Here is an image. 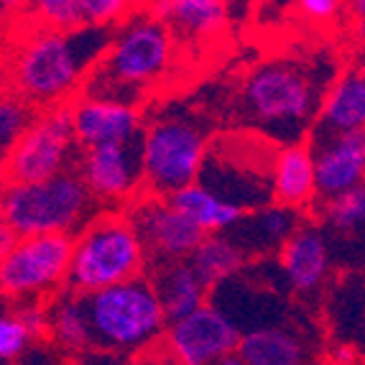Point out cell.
<instances>
[{"label":"cell","instance_id":"obj_1","mask_svg":"<svg viewBox=\"0 0 365 365\" xmlns=\"http://www.w3.org/2000/svg\"><path fill=\"white\" fill-rule=\"evenodd\" d=\"M113 34V26L100 24L51 29L26 21L19 26L6 61L8 90L38 110L72 103L108 51Z\"/></svg>","mask_w":365,"mask_h":365},{"label":"cell","instance_id":"obj_2","mask_svg":"<svg viewBox=\"0 0 365 365\" xmlns=\"http://www.w3.org/2000/svg\"><path fill=\"white\" fill-rule=\"evenodd\" d=\"M327 87L297 61H266L245 77L240 110L266 138L289 146L304 140L312 130Z\"/></svg>","mask_w":365,"mask_h":365},{"label":"cell","instance_id":"obj_3","mask_svg":"<svg viewBox=\"0 0 365 365\" xmlns=\"http://www.w3.org/2000/svg\"><path fill=\"white\" fill-rule=\"evenodd\" d=\"M174 64V31L158 16H133L113 34L108 51L95 64L79 95H98L138 105Z\"/></svg>","mask_w":365,"mask_h":365},{"label":"cell","instance_id":"obj_4","mask_svg":"<svg viewBox=\"0 0 365 365\" xmlns=\"http://www.w3.org/2000/svg\"><path fill=\"white\" fill-rule=\"evenodd\" d=\"M85 304L95 353H113L115 358L140 355L161 345L169 327L164 304L146 274L85 294Z\"/></svg>","mask_w":365,"mask_h":365},{"label":"cell","instance_id":"obj_5","mask_svg":"<svg viewBox=\"0 0 365 365\" xmlns=\"http://www.w3.org/2000/svg\"><path fill=\"white\" fill-rule=\"evenodd\" d=\"M148 250L125 210L98 212L74 235L67 289L90 294L146 274Z\"/></svg>","mask_w":365,"mask_h":365},{"label":"cell","instance_id":"obj_6","mask_svg":"<svg viewBox=\"0 0 365 365\" xmlns=\"http://www.w3.org/2000/svg\"><path fill=\"white\" fill-rule=\"evenodd\" d=\"M98 205L79 171L67 169L38 182H6L3 222L21 237L43 232L77 235L100 212Z\"/></svg>","mask_w":365,"mask_h":365},{"label":"cell","instance_id":"obj_7","mask_svg":"<svg viewBox=\"0 0 365 365\" xmlns=\"http://www.w3.org/2000/svg\"><path fill=\"white\" fill-rule=\"evenodd\" d=\"M210 140L200 120L187 113H161L140 135L143 192L169 197L200 179Z\"/></svg>","mask_w":365,"mask_h":365},{"label":"cell","instance_id":"obj_8","mask_svg":"<svg viewBox=\"0 0 365 365\" xmlns=\"http://www.w3.org/2000/svg\"><path fill=\"white\" fill-rule=\"evenodd\" d=\"M72 103L38 110L36 120L8 153H3L6 182H38L67 171L79 158Z\"/></svg>","mask_w":365,"mask_h":365},{"label":"cell","instance_id":"obj_9","mask_svg":"<svg viewBox=\"0 0 365 365\" xmlns=\"http://www.w3.org/2000/svg\"><path fill=\"white\" fill-rule=\"evenodd\" d=\"M72 250L74 235L67 232L19 237L0 261V287L6 299H49L51 294L64 289L72 266Z\"/></svg>","mask_w":365,"mask_h":365},{"label":"cell","instance_id":"obj_10","mask_svg":"<svg viewBox=\"0 0 365 365\" xmlns=\"http://www.w3.org/2000/svg\"><path fill=\"white\" fill-rule=\"evenodd\" d=\"M197 182L248 212L274 202V158L261 164V151L250 153L248 146H222L215 140Z\"/></svg>","mask_w":365,"mask_h":365},{"label":"cell","instance_id":"obj_11","mask_svg":"<svg viewBox=\"0 0 365 365\" xmlns=\"http://www.w3.org/2000/svg\"><path fill=\"white\" fill-rule=\"evenodd\" d=\"M243 329L217 304H202L192 314L169 322L161 340L166 358L184 365H225L237 355Z\"/></svg>","mask_w":365,"mask_h":365},{"label":"cell","instance_id":"obj_12","mask_svg":"<svg viewBox=\"0 0 365 365\" xmlns=\"http://www.w3.org/2000/svg\"><path fill=\"white\" fill-rule=\"evenodd\" d=\"M74 169L85 179L95 200L105 207H128L143 195V158L140 138L128 143L82 146Z\"/></svg>","mask_w":365,"mask_h":365},{"label":"cell","instance_id":"obj_13","mask_svg":"<svg viewBox=\"0 0 365 365\" xmlns=\"http://www.w3.org/2000/svg\"><path fill=\"white\" fill-rule=\"evenodd\" d=\"M125 212L143 237L151 266L189 258L202 243V237L207 235L195 220H189L182 210L174 207L169 197L143 192L125 207Z\"/></svg>","mask_w":365,"mask_h":365},{"label":"cell","instance_id":"obj_14","mask_svg":"<svg viewBox=\"0 0 365 365\" xmlns=\"http://www.w3.org/2000/svg\"><path fill=\"white\" fill-rule=\"evenodd\" d=\"M309 146L317 164L319 200L365 184V130H327L312 125Z\"/></svg>","mask_w":365,"mask_h":365},{"label":"cell","instance_id":"obj_15","mask_svg":"<svg viewBox=\"0 0 365 365\" xmlns=\"http://www.w3.org/2000/svg\"><path fill=\"white\" fill-rule=\"evenodd\" d=\"M74 130L79 146H98V143H128L143 135V115L135 105L98 95H79L72 100Z\"/></svg>","mask_w":365,"mask_h":365},{"label":"cell","instance_id":"obj_16","mask_svg":"<svg viewBox=\"0 0 365 365\" xmlns=\"http://www.w3.org/2000/svg\"><path fill=\"white\" fill-rule=\"evenodd\" d=\"M299 227H302V210H294L274 200L263 207L248 210L225 232L240 245V250L248 258H266L281 253V248Z\"/></svg>","mask_w":365,"mask_h":365},{"label":"cell","instance_id":"obj_17","mask_svg":"<svg viewBox=\"0 0 365 365\" xmlns=\"http://www.w3.org/2000/svg\"><path fill=\"white\" fill-rule=\"evenodd\" d=\"M279 271L287 287L299 297H309L324 287L329 274V245L317 225H302L279 253Z\"/></svg>","mask_w":365,"mask_h":365},{"label":"cell","instance_id":"obj_18","mask_svg":"<svg viewBox=\"0 0 365 365\" xmlns=\"http://www.w3.org/2000/svg\"><path fill=\"white\" fill-rule=\"evenodd\" d=\"M274 200L294 210H309L319 202L317 164L309 140L279 148L274 158Z\"/></svg>","mask_w":365,"mask_h":365},{"label":"cell","instance_id":"obj_19","mask_svg":"<svg viewBox=\"0 0 365 365\" xmlns=\"http://www.w3.org/2000/svg\"><path fill=\"white\" fill-rule=\"evenodd\" d=\"M46 309H49V340L61 353L79 358L95 350L85 294L64 287L46 299Z\"/></svg>","mask_w":365,"mask_h":365},{"label":"cell","instance_id":"obj_20","mask_svg":"<svg viewBox=\"0 0 365 365\" xmlns=\"http://www.w3.org/2000/svg\"><path fill=\"white\" fill-rule=\"evenodd\" d=\"M151 281L158 292L161 304H164L169 322H177L182 317L200 309L202 304H207L210 287L200 279V274L189 263V258L156 263Z\"/></svg>","mask_w":365,"mask_h":365},{"label":"cell","instance_id":"obj_21","mask_svg":"<svg viewBox=\"0 0 365 365\" xmlns=\"http://www.w3.org/2000/svg\"><path fill=\"white\" fill-rule=\"evenodd\" d=\"M237 358L243 365H299L312 355L304 337L276 322L245 329L237 345Z\"/></svg>","mask_w":365,"mask_h":365},{"label":"cell","instance_id":"obj_22","mask_svg":"<svg viewBox=\"0 0 365 365\" xmlns=\"http://www.w3.org/2000/svg\"><path fill=\"white\" fill-rule=\"evenodd\" d=\"M314 125L327 130H365V77L345 72L327 87Z\"/></svg>","mask_w":365,"mask_h":365},{"label":"cell","instance_id":"obj_23","mask_svg":"<svg viewBox=\"0 0 365 365\" xmlns=\"http://www.w3.org/2000/svg\"><path fill=\"white\" fill-rule=\"evenodd\" d=\"M156 16L184 38H212L225 26V0H156Z\"/></svg>","mask_w":365,"mask_h":365},{"label":"cell","instance_id":"obj_24","mask_svg":"<svg viewBox=\"0 0 365 365\" xmlns=\"http://www.w3.org/2000/svg\"><path fill=\"white\" fill-rule=\"evenodd\" d=\"M171 205L179 207L189 220H195L205 232H225L243 217L245 210L235 202L220 197L202 182H192L169 195Z\"/></svg>","mask_w":365,"mask_h":365},{"label":"cell","instance_id":"obj_25","mask_svg":"<svg viewBox=\"0 0 365 365\" xmlns=\"http://www.w3.org/2000/svg\"><path fill=\"white\" fill-rule=\"evenodd\" d=\"M245 261L248 256L227 232H207L195 248V253L189 256V263L195 266V271L210 287V292L220 287L222 281L240 274L245 268Z\"/></svg>","mask_w":365,"mask_h":365},{"label":"cell","instance_id":"obj_26","mask_svg":"<svg viewBox=\"0 0 365 365\" xmlns=\"http://www.w3.org/2000/svg\"><path fill=\"white\" fill-rule=\"evenodd\" d=\"M319 220L335 232H350L365 225V184L342 195L319 200Z\"/></svg>","mask_w":365,"mask_h":365},{"label":"cell","instance_id":"obj_27","mask_svg":"<svg viewBox=\"0 0 365 365\" xmlns=\"http://www.w3.org/2000/svg\"><path fill=\"white\" fill-rule=\"evenodd\" d=\"M21 13L31 24L51 29H77L87 24L82 0H26Z\"/></svg>","mask_w":365,"mask_h":365},{"label":"cell","instance_id":"obj_28","mask_svg":"<svg viewBox=\"0 0 365 365\" xmlns=\"http://www.w3.org/2000/svg\"><path fill=\"white\" fill-rule=\"evenodd\" d=\"M36 105H31L29 100H24L16 92L3 98V103H0V148H3V153H8L24 138V133L31 128V123L36 120Z\"/></svg>","mask_w":365,"mask_h":365},{"label":"cell","instance_id":"obj_29","mask_svg":"<svg viewBox=\"0 0 365 365\" xmlns=\"http://www.w3.org/2000/svg\"><path fill=\"white\" fill-rule=\"evenodd\" d=\"M34 340H36V335L31 332V327L24 322V317L19 312L3 314V319H0V360L3 363L24 360Z\"/></svg>","mask_w":365,"mask_h":365},{"label":"cell","instance_id":"obj_30","mask_svg":"<svg viewBox=\"0 0 365 365\" xmlns=\"http://www.w3.org/2000/svg\"><path fill=\"white\" fill-rule=\"evenodd\" d=\"M87 24L115 26V21L125 19L130 0H82Z\"/></svg>","mask_w":365,"mask_h":365},{"label":"cell","instance_id":"obj_31","mask_svg":"<svg viewBox=\"0 0 365 365\" xmlns=\"http://www.w3.org/2000/svg\"><path fill=\"white\" fill-rule=\"evenodd\" d=\"M297 3L312 21H329L337 16L342 0H297Z\"/></svg>","mask_w":365,"mask_h":365},{"label":"cell","instance_id":"obj_32","mask_svg":"<svg viewBox=\"0 0 365 365\" xmlns=\"http://www.w3.org/2000/svg\"><path fill=\"white\" fill-rule=\"evenodd\" d=\"M19 237H21L19 232L13 230L8 222H3V225H0V253H8V250L16 245V240H19Z\"/></svg>","mask_w":365,"mask_h":365},{"label":"cell","instance_id":"obj_33","mask_svg":"<svg viewBox=\"0 0 365 365\" xmlns=\"http://www.w3.org/2000/svg\"><path fill=\"white\" fill-rule=\"evenodd\" d=\"M347 8L353 13L358 29H365V0H347Z\"/></svg>","mask_w":365,"mask_h":365},{"label":"cell","instance_id":"obj_34","mask_svg":"<svg viewBox=\"0 0 365 365\" xmlns=\"http://www.w3.org/2000/svg\"><path fill=\"white\" fill-rule=\"evenodd\" d=\"M0 3H3V11L6 13H21L26 0H0Z\"/></svg>","mask_w":365,"mask_h":365},{"label":"cell","instance_id":"obj_35","mask_svg":"<svg viewBox=\"0 0 365 365\" xmlns=\"http://www.w3.org/2000/svg\"><path fill=\"white\" fill-rule=\"evenodd\" d=\"M358 72H360V74H363V77H365V59L360 61V69H358Z\"/></svg>","mask_w":365,"mask_h":365}]
</instances>
